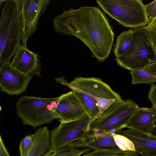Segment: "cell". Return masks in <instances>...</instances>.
<instances>
[{"label":"cell","mask_w":156,"mask_h":156,"mask_svg":"<svg viewBox=\"0 0 156 156\" xmlns=\"http://www.w3.org/2000/svg\"><path fill=\"white\" fill-rule=\"evenodd\" d=\"M8 0H0V5L1 6L2 5L4 2H6Z\"/></svg>","instance_id":"cell-30"},{"label":"cell","mask_w":156,"mask_h":156,"mask_svg":"<svg viewBox=\"0 0 156 156\" xmlns=\"http://www.w3.org/2000/svg\"><path fill=\"white\" fill-rule=\"evenodd\" d=\"M69 146L74 148H88L94 151L120 149L111 133L94 135L88 133L83 140L71 143Z\"/></svg>","instance_id":"cell-15"},{"label":"cell","mask_w":156,"mask_h":156,"mask_svg":"<svg viewBox=\"0 0 156 156\" xmlns=\"http://www.w3.org/2000/svg\"><path fill=\"white\" fill-rule=\"evenodd\" d=\"M35 134L26 136L21 141L19 146L20 156H27L33 145Z\"/></svg>","instance_id":"cell-23"},{"label":"cell","mask_w":156,"mask_h":156,"mask_svg":"<svg viewBox=\"0 0 156 156\" xmlns=\"http://www.w3.org/2000/svg\"><path fill=\"white\" fill-rule=\"evenodd\" d=\"M136 151L118 150L94 151L85 153L81 156H137Z\"/></svg>","instance_id":"cell-21"},{"label":"cell","mask_w":156,"mask_h":156,"mask_svg":"<svg viewBox=\"0 0 156 156\" xmlns=\"http://www.w3.org/2000/svg\"><path fill=\"white\" fill-rule=\"evenodd\" d=\"M133 30V39L129 49L123 56L115 59L118 65L130 71L143 70L156 62L155 54L145 27Z\"/></svg>","instance_id":"cell-6"},{"label":"cell","mask_w":156,"mask_h":156,"mask_svg":"<svg viewBox=\"0 0 156 156\" xmlns=\"http://www.w3.org/2000/svg\"><path fill=\"white\" fill-rule=\"evenodd\" d=\"M103 11L124 27H145L149 20L141 0H96Z\"/></svg>","instance_id":"cell-5"},{"label":"cell","mask_w":156,"mask_h":156,"mask_svg":"<svg viewBox=\"0 0 156 156\" xmlns=\"http://www.w3.org/2000/svg\"><path fill=\"white\" fill-rule=\"evenodd\" d=\"M145 29L156 56V26L148 24L145 26Z\"/></svg>","instance_id":"cell-24"},{"label":"cell","mask_w":156,"mask_h":156,"mask_svg":"<svg viewBox=\"0 0 156 156\" xmlns=\"http://www.w3.org/2000/svg\"><path fill=\"white\" fill-rule=\"evenodd\" d=\"M145 6L146 13L149 23L156 16V0Z\"/></svg>","instance_id":"cell-25"},{"label":"cell","mask_w":156,"mask_h":156,"mask_svg":"<svg viewBox=\"0 0 156 156\" xmlns=\"http://www.w3.org/2000/svg\"></svg>","instance_id":"cell-31"},{"label":"cell","mask_w":156,"mask_h":156,"mask_svg":"<svg viewBox=\"0 0 156 156\" xmlns=\"http://www.w3.org/2000/svg\"><path fill=\"white\" fill-rule=\"evenodd\" d=\"M59 97L55 112L56 119H59L60 122L75 120L86 113L73 91L63 94Z\"/></svg>","instance_id":"cell-11"},{"label":"cell","mask_w":156,"mask_h":156,"mask_svg":"<svg viewBox=\"0 0 156 156\" xmlns=\"http://www.w3.org/2000/svg\"><path fill=\"white\" fill-rule=\"evenodd\" d=\"M143 70L150 73L156 77V62L148 65Z\"/></svg>","instance_id":"cell-28"},{"label":"cell","mask_w":156,"mask_h":156,"mask_svg":"<svg viewBox=\"0 0 156 156\" xmlns=\"http://www.w3.org/2000/svg\"><path fill=\"white\" fill-rule=\"evenodd\" d=\"M148 24L151 25L156 26V16L149 22Z\"/></svg>","instance_id":"cell-29"},{"label":"cell","mask_w":156,"mask_h":156,"mask_svg":"<svg viewBox=\"0 0 156 156\" xmlns=\"http://www.w3.org/2000/svg\"><path fill=\"white\" fill-rule=\"evenodd\" d=\"M139 107L130 99L114 102L92 122L88 133L94 135L118 133Z\"/></svg>","instance_id":"cell-4"},{"label":"cell","mask_w":156,"mask_h":156,"mask_svg":"<svg viewBox=\"0 0 156 156\" xmlns=\"http://www.w3.org/2000/svg\"><path fill=\"white\" fill-rule=\"evenodd\" d=\"M59 97L42 98L23 95L16 103V114L24 125L34 128L56 119L55 111Z\"/></svg>","instance_id":"cell-3"},{"label":"cell","mask_w":156,"mask_h":156,"mask_svg":"<svg viewBox=\"0 0 156 156\" xmlns=\"http://www.w3.org/2000/svg\"><path fill=\"white\" fill-rule=\"evenodd\" d=\"M22 27L21 0H8L0 20V63L9 62L21 45Z\"/></svg>","instance_id":"cell-2"},{"label":"cell","mask_w":156,"mask_h":156,"mask_svg":"<svg viewBox=\"0 0 156 156\" xmlns=\"http://www.w3.org/2000/svg\"><path fill=\"white\" fill-rule=\"evenodd\" d=\"M148 98L156 110V85L152 84L151 85L148 94Z\"/></svg>","instance_id":"cell-26"},{"label":"cell","mask_w":156,"mask_h":156,"mask_svg":"<svg viewBox=\"0 0 156 156\" xmlns=\"http://www.w3.org/2000/svg\"><path fill=\"white\" fill-rule=\"evenodd\" d=\"M34 133L33 145L27 156H41L50 150V132L48 128L40 127Z\"/></svg>","instance_id":"cell-17"},{"label":"cell","mask_w":156,"mask_h":156,"mask_svg":"<svg viewBox=\"0 0 156 156\" xmlns=\"http://www.w3.org/2000/svg\"><path fill=\"white\" fill-rule=\"evenodd\" d=\"M132 76V83L136 84L147 83L151 84L156 82V77L144 70L130 71Z\"/></svg>","instance_id":"cell-20"},{"label":"cell","mask_w":156,"mask_h":156,"mask_svg":"<svg viewBox=\"0 0 156 156\" xmlns=\"http://www.w3.org/2000/svg\"><path fill=\"white\" fill-rule=\"evenodd\" d=\"M156 124V110L150 108L139 107L125 126L127 128L152 133Z\"/></svg>","instance_id":"cell-14"},{"label":"cell","mask_w":156,"mask_h":156,"mask_svg":"<svg viewBox=\"0 0 156 156\" xmlns=\"http://www.w3.org/2000/svg\"><path fill=\"white\" fill-rule=\"evenodd\" d=\"M10 64L23 74L41 77V66L37 54L22 45L15 54Z\"/></svg>","instance_id":"cell-12"},{"label":"cell","mask_w":156,"mask_h":156,"mask_svg":"<svg viewBox=\"0 0 156 156\" xmlns=\"http://www.w3.org/2000/svg\"><path fill=\"white\" fill-rule=\"evenodd\" d=\"M0 156H10L1 135L0 136Z\"/></svg>","instance_id":"cell-27"},{"label":"cell","mask_w":156,"mask_h":156,"mask_svg":"<svg viewBox=\"0 0 156 156\" xmlns=\"http://www.w3.org/2000/svg\"><path fill=\"white\" fill-rule=\"evenodd\" d=\"M55 80L57 83L67 86L74 93L86 113L91 119L92 123L96 118L98 113L97 101L87 93L70 85L63 77H57L55 79Z\"/></svg>","instance_id":"cell-16"},{"label":"cell","mask_w":156,"mask_h":156,"mask_svg":"<svg viewBox=\"0 0 156 156\" xmlns=\"http://www.w3.org/2000/svg\"><path fill=\"white\" fill-rule=\"evenodd\" d=\"M90 150L88 148H78L66 146L50 150L41 156H81L82 154L90 151Z\"/></svg>","instance_id":"cell-19"},{"label":"cell","mask_w":156,"mask_h":156,"mask_svg":"<svg viewBox=\"0 0 156 156\" xmlns=\"http://www.w3.org/2000/svg\"><path fill=\"white\" fill-rule=\"evenodd\" d=\"M133 33V30L130 28L122 31L117 36L113 49L115 58L123 56L129 49L132 42Z\"/></svg>","instance_id":"cell-18"},{"label":"cell","mask_w":156,"mask_h":156,"mask_svg":"<svg viewBox=\"0 0 156 156\" xmlns=\"http://www.w3.org/2000/svg\"><path fill=\"white\" fill-rule=\"evenodd\" d=\"M117 134L130 140L136 152L140 156H156V136L129 128L122 130Z\"/></svg>","instance_id":"cell-13"},{"label":"cell","mask_w":156,"mask_h":156,"mask_svg":"<svg viewBox=\"0 0 156 156\" xmlns=\"http://www.w3.org/2000/svg\"><path fill=\"white\" fill-rule=\"evenodd\" d=\"M33 76L17 70L11 65L10 62L1 63V90L9 95H19L26 90Z\"/></svg>","instance_id":"cell-10"},{"label":"cell","mask_w":156,"mask_h":156,"mask_svg":"<svg viewBox=\"0 0 156 156\" xmlns=\"http://www.w3.org/2000/svg\"><path fill=\"white\" fill-rule=\"evenodd\" d=\"M115 142L121 150L127 151H136L133 143L129 139L120 134L112 133Z\"/></svg>","instance_id":"cell-22"},{"label":"cell","mask_w":156,"mask_h":156,"mask_svg":"<svg viewBox=\"0 0 156 156\" xmlns=\"http://www.w3.org/2000/svg\"><path fill=\"white\" fill-rule=\"evenodd\" d=\"M23 18L22 45L27 47L29 37L37 29L38 21L44 13L49 0H21Z\"/></svg>","instance_id":"cell-9"},{"label":"cell","mask_w":156,"mask_h":156,"mask_svg":"<svg viewBox=\"0 0 156 156\" xmlns=\"http://www.w3.org/2000/svg\"><path fill=\"white\" fill-rule=\"evenodd\" d=\"M53 24L56 32L72 35L81 40L98 61H104L108 57L114 34L107 18L99 8H72L55 17Z\"/></svg>","instance_id":"cell-1"},{"label":"cell","mask_w":156,"mask_h":156,"mask_svg":"<svg viewBox=\"0 0 156 156\" xmlns=\"http://www.w3.org/2000/svg\"><path fill=\"white\" fill-rule=\"evenodd\" d=\"M69 84L87 93L97 101L99 110L97 117L112 104L122 100L118 93L99 78L79 77Z\"/></svg>","instance_id":"cell-8"},{"label":"cell","mask_w":156,"mask_h":156,"mask_svg":"<svg viewBox=\"0 0 156 156\" xmlns=\"http://www.w3.org/2000/svg\"><path fill=\"white\" fill-rule=\"evenodd\" d=\"M92 120L86 113L75 120L61 122L50 132V150L83 140L89 131Z\"/></svg>","instance_id":"cell-7"}]
</instances>
